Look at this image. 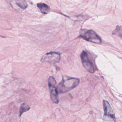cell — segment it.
<instances>
[{
  "label": "cell",
  "instance_id": "obj_1",
  "mask_svg": "<svg viewBox=\"0 0 122 122\" xmlns=\"http://www.w3.org/2000/svg\"><path fill=\"white\" fill-rule=\"evenodd\" d=\"M80 83V79L75 77L64 76L59 84L57 89L59 94L69 92L76 87Z\"/></svg>",
  "mask_w": 122,
  "mask_h": 122
},
{
  "label": "cell",
  "instance_id": "obj_2",
  "mask_svg": "<svg viewBox=\"0 0 122 122\" xmlns=\"http://www.w3.org/2000/svg\"><path fill=\"white\" fill-rule=\"evenodd\" d=\"M80 37L92 43L96 44L101 43V38L92 30L82 29L80 32Z\"/></svg>",
  "mask_w": 122,
  "mask_h": 122
},
{
  "label": "cell",
  "instance_id": "obj_3",
  "mask_svg": "<svg viewBox=\"0 0 122 122\" xmlns=\"http://www.w3.org/2000/svg\"><path fill=\"white\" fill-rule=\"evenodd\" d=\"M56 80L53 76H50L48 80V85L50 92V97L52 101L56 104L58 103V92L56 87Z\"/></svg>",
  "mask_w": 122,
  "mask_h": 122
},
{
  "label": "cell",
  "instance_id": "obj_4",
  "mask_svg": "<svg viewBox=\"0 0 122 122\" xmlns=\"http://www.w3.org/2000/svg\"><path fill=\"white\" fill-rule=\"evenodd\" d=\"M61 59V55L58 52H50L44 54L41 59L42 62L51 64L58 63Z\"/></svg>",
  "mask_w": 122,
  "mask_h": 122
},
{
  "label": "cell",
  "instance_id": "obj_5",
  "mask_svg": "<svg viewBox=\"0 0 122 122\" xmlns=\"http://www.w3.org/2000/svg\"><path fill=\"white\" fill-rule=\"evenodd\" d=\"M82 62L85 69L90 73L95 72L94 65L86 51H83L80 55Z\"/></svg>",
  "mask_w": 122,
  "mask_h": 122
},
{
  "label": "cell",
  "instance_id": "obj_6",
  "mask_svg": "<svg viewBox=\"0 0 122 122\" xmlns=\"http://www.w3.org/2000/svg\"><path fill=\"white\" fill-rule=\"evenodd\" d=\"M103 107L104 111V117H107L112 119L114 122H116V118L114 112L112 110L109 102L104 100L103 102Z\"/></svg>",
  "mask_w": 122,
  "mask_h": 122
},
{
  "label": "cell",
  "instance_id": "obj_7",
  "mask_svg": "<svg viewBox=\"0 0 122 122\" xmlns=\"http://www.w3.org/2000/svg\"><path fill=\"white\" fill-rule=\"evenodd\" d=\"M37 7L43 14H47L50 10V7L44 3H39L37 4Z\"/></svg>",
  "mask_w": 122,
  "mask_h": 122
},
{
  "label": "cell",
  "instance_id": "obj_8",
  "mask_svg": "<svg viewBox=\"0 0 122 122\" xmlns=\"http://www.w3.org/2000/svg\"><path fill=\"white\" fill-rule=\"evenodd\" d=\"M30 107L26 103H23L20 107V110H19V117H21V115L26 112L29 111L30 110Z\"/></svg>",
  "mask_w": 122,
  "mask_h": 122
},
{
  "label": "cell",
  "instance_id": "obj_9",
  "mask_svg": "<svg viewBox=\"0 0 122 122\" xmlns=\"http://www.w3.org/2000/svg\"><path fill=\"white\" fill-rule=\"evenodd\" d=\"M17 5L22 9H25L28 6L27 3L25 0H14Z\"/></svg>",
  "mask_w": 122,
  "mask_h": 122
},
{
  "label": "cell",
  "instance_id": "obj_10",
  "mask_svg": "<svg viewBox=\"0 0 122 122\" xmlns=\"http://www.w3.org/2000/svg\"><path fill=\"white\" fill-rule=\"evenodd\" d=\"M112 34L118 36L122 38V26H117L116 27V29L112 32Z\"/></svg>",
  "mask_w": 122,
  "mask_h": 122
}]
</instances>
